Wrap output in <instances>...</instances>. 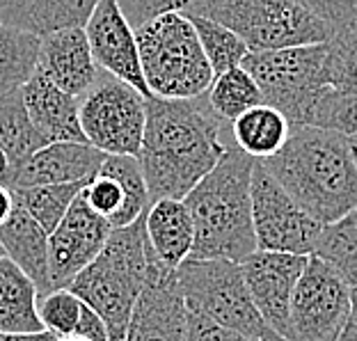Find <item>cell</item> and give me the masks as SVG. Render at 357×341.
<instances>
[{
	"label": "cell",
	"instance_id": "obj_1",
	"mask_svg": "<svg viewBox=\"0 0 357 341\" xmlns=\"http://www.w3.org/2000/svg\"><path fill=\"white\" fill-rule=\"evenodd\" d=\"M229 149L225 121L211 110L206 94L190 101L147 99V124L137 163L151 204L183 202Z\"/></svg>",
	"mask_w": 357,
	"mask_h": 341
},
{
	"label": "cell",
	"instance_id": "obj_2",
	"mask_svg": "<svg viewBox=\"0 0 357 341\" xmlns=\"http://www.w3.org/2000/svg\"><path fill=\"white\" fill-rule=\"evenodd\" d=\"M245 42L250 53L357 39V0H183Z\"/></svg>",
	"mask_w": 357,
	"mask_h": 341
},
{
	"label": "cell",
	"instance_id": "obj_3",
	"mask_svg": "<svg viewBox=\"0 0 357 341\" xmlns=\"http://www.w3.org/2000/svg\"><path fill=\"white\" fill-rule=\"evenodd\" d=\"M264 167L321 225L357 211V163L344 135L312 126L291 128L287 144L264 160Z\"/></svg>",
	"mask_w": 357,
	"mask_h": 341
},
{
	"label": "cell",
	"instance_id": "obj_4",
	"mask_svg": "<svg viewBox=\"0 0 357 341\" xmlns=\"http://www.w3.org/2000/svg\"><path fill=\"white\" fill-rule=\"evenodd\" d=\"M255 163L241 149H229L211 172L183 199L195 227L190 259L195 262L243 264L257 252L252 222Z\"/></svg>",
	"mask_w": 357,
	"mask_h": 341
},
{
	"label": "cell",
	"instance_id": "obj_5",
	"mask_svg": "<svg viewBox=\"0 0 357 341\" xmlns=\"http://www.w3.org/2000/svg\"><path fill=\"white\" fill-rule=\"evenodd\" d=\"M144 215L131 227L112 229L96 262L69 284L71 294L103 319L110 341H124L133 307L153 264L144 232Z\"/></svg>",
	"mask_w": 357,
	"mask_h": 341
},
{
	"label": "cell",
	"instance_id": "obj_6",
	"mask_svg": "<svg viewBox=\"0 0 357 341\" xmlns=\"http://www.w3.org/2000/svg\"><path fill=\"white\" fill-rule=\"evenodd\" d=\"M135 37L151 99L190 101L208 92L215 76L197 32L181 10L158 16Z\"/></svg>",
	"mask_w": 357,
	"mask_h": 341
},
{
	"label": "cell",
	"instance_id": "obj_7",
	"mask_svg": "<svg viewBox=\"0 0 357 341\" xmlns=\"http://www.w3.org/2000/svg\"><path fill=\"white\" fill-rule=\"evenodd\" d=\"M176 278L188 312L255 341H284L278 332L268 328L252 303L241 264L225 259H213V262L188 259L178 266Z\"/></svg>",
	"mask_w": 357,
	"mask_h": 341
},
{
	"label": "cell",
	"instance_id": "obj_8",
	"mask_svg": "<svg viewBox=\"0 0 357 341\" xmlns=\"http://www.w3.org/2000/svg\"><path fill=\"white\" fill-rule=\"evenodd\" d=\"M328 44L250 53L243 69L261 89L264 103L280 110L291 128H300L319 94L328 89Z\"/></svg>",
	"mask_w": 357,
	"mask_h": 341
},
{
	"label": "cell",
	"instance_id": "obj_9",
	"mask_svg": "<svg viewBox=\"0 0 357 341\" xmlns=\"http://www.w3.org/2000/svg\"><path fill=\"white\" fill-rule=\"evenodd\" d=\"M78 112L87 144L105 156L137 158L147 124V99L137 89L101 71L78 99Z\"/></svg>",
	"mask_w": 357,
	"mask_h": 341
},
{
	"label": "cell",
	"instance_id": "obj_10",
	"mask_svg": "<svg viewBox=\"0 0 357 341\" xmlns=\"http://www.w3.org/2000/svg\"><path fill=\"white\" fill-rule=\"evenodd\" d=\"M252 222L257 250L296 257H312L326 227L300 209L259 160L252 169Z\"/></svg>",
	"mask_w": 357,
	"mask_h": 341
},
{
	"label": "cell",
	"instance_id": "obj_11",
	"mask_svg": "<svg viewBox=\"0 0 357 341\" xmlns=\"http://www.w3.org/2000/svg\"><path fill=\"white\" fill-rule=\"evenodd\" d=\"M351 312V287L335 271L307 259L289 312L287 341H339Z\"/></svg>",
	"mask_w": 357,
	"mask_h": 341
},
{
	"label": "cell",
	"instance_id": "obj_12",
	"mask_svg": "<svg viewBox=\"0 0 357 341\" xmlns=\"http://www.w3.org/2000/svg\"><path fill=\"white\" fill-rule=\"evenodd\" d=\"M80 197L110 225V229L131 227L151 206L142 167L133 156H105Z\"/></svg>",
	"mask_w": 357,
	"mask_h": 341
},
{
	"label": "cell",
	"instance_id": "obj_13",
	"mask_svg": "<svg viewBox=\"0 0 357 341\" xmlns=\"http://www.w3.org/2000/svg\"><path fill=\"white\" fill-rule=\"evenodd\" d=\"M110 234V225L96 215L83 197H78L58 229L48 236L51 291L69 289V284L103 252Z\"/></svg>",
	"mask_w": 357,
	"mask_h": 341
},
{
	"label": "cell",
	"instance_id": "obj_14",
	"mask_svg": "<svg viewBox=\"0 0 357 341\" xmlns=\"http://www.w3.org/2000/svg\"><path fill=\"white\" fill-rule=\"evenodd\" d=\"M188 307L176 271L151 264L147 284L133 307L124 341H185Z\"/></svg>",
	"mask_w": 357,
	"mask_h": 341
},
{
	"label": "cell",
	"instance_id": "obj_15",
	"mask_svg": "<svg viewBox=\"0 0 357 341\" xmlns=\"http://www.w3.org/2000/svg\"><path fill=\"white\" fill-rule=\"evenodd\" d=\"M307 259L282 252H261L257 250L241 264L248 291L252 296L259 314L264 316L268 328L287 341L289 337V312L298 280L303 275Z\"/></svg>",
	"mask_w": 357,
	"mask_h": 341
},
{
	"label": "cell",
	"instance_id": "obj_16",
	"mask_svg": "<svg viewBox=\"0 0 357 341\" xmlns=\"http://www.w3.org/2000/svg\"><path fill=\"white\" fill-rule=\"evenodd\" d=\"M85 35L96 67L103 74L137 89L144 99H151L142 76L137 37L119 12L117 0H99L89 16Z\"/></svg>",
	"mask_w": 357,
	"mask_h": 341
},
{
	"label": "cell",
	"instance_id": "obj_17",
	"mask_svg": "<svg viewBox=\"0 0 357 341\" xmlns=\"http://www.w3.org/2000/svg\"><path fill=\"white\" fill-rule=\"evenodd\" d=\"M105 160V153L94 149L92 144L80 142H55L39 149L16 176L12 179L10 190L37 188V185H60L80 183L96 174Z\"/></svg>",
	"mask_w": 357,
	"mask_h": 341
},
{
	"label": "cell",
	"instance_id": "obj_18",
	"mask_svg": "<svg viewBox=\"0 0 357 341\" xmlns=\"http://www.w3.org/2000/svg\"><path fill=\"white\" fill-rule=\"evenodd\" d=\"M39 71L62 92L80 99L101 74L92 58L85 28H69L42 39Z\"/></svg>",
	"mask_w": 357,
	"mask_h": 341
},
{
	"label": "cell",
	"instance_id": "obj_19",
	"mask_svg": "<svg viewBox=\"0 0 357 341\" xmlns=\"http://www.w3.org/2000/svg\"><path fill=\"white\" fill-rule=\"evenodd\" d=\"M23 103L35 124L37 133L44 137L46 144L55 142H80L87 144L83 128H80L78 99L53 83L51 78L37 69L30 83L21 89Z\"/></svg>",
	"mask_w": 357,
	"mask_h": 341
},
{
	"label": "cell",
	"instance_id": "obj_20",
	"mask_svg": "<svg viewBox=\"0 0 357 341\" xmlns=\"http://www.w3.org/2000/svg\"><path fill=\"white\" fill-rule=\"evenodd\" d=\"M94 0H0V23L46 39L69 28H85Z\"/></svg>",
	"mask_w": 357,
	"mask_h": 341
},
{
	"label": "cell",
	"instance_id": "obj_21",
	"mask_svg": "<svg viewBox=\"0 0 357 341\" xmlns=\"http://www.w3.org/2000/svg\"><path fill=\"white\" fill-rule=\"evenodd\" d=\"M144 232H147L149 252L160 268L178 271V266L190 259L195 227L183 202H153L144 215Z\"/></svg>",
	"mask_w": 357,
	"mask_h": 341
},
{
	"label": "cell",
	"instance_id": "obj_22",
	"mask_svg": "<svg viewBox=\"0 0 357 341\" xmlns=\"http://www.w3.org/2000/svg\"><path fill=\"white\" fill-rule=\"evenodd\" d=\"M0 245L5 257L37 287L39 296L51 291V268H48V234L37 225L21 202L16 199L14 211L3 227H0Z\"/></svg>",
	"mask_w": 357,
	"mask_h": 341
},
{
	"label": "cell",
	"instance_id": "obj_23",
	"mask_svg": "<svg viewBox=\"0 0 357 341\" xmlns=\"http://www.w3.org/2000/svg\"><path fill=\"white\" fill-rule=\"evenodd\" d=\"M46 147L23 103L21 92L0 96V183L10 188L16 172Z\"/></svg>",
	"mask_w": 357,
	"mask_h": 341
},
{
	"label": "cell",
	"instance_id": "obj_24",
	"mask_svg": "<svg viewBox=\"0 0 357 341\" xmlns=\"http://www.w3.org/2000/svg\"><path fill=\"white\" fill-rule=\"evenodd\" d=\"M39 291L10 259H0V335L46 332L37 314Z\"/></svg>",
	"mask_w": 357,
	"mask_h": 341
},
{
	"label": "cell",
	"instance_id": "obj_25",
	"mask_svg": "<svg viewBox=\"0 0 357 341\" xmlns=\"http://www.w3.org/2000/svg\"><path fill=\"white\" fill-rule=\"evenodd\" d=\"M231 144L252 160H268L287 144L291 135V124L280 110L271 105H257L229 124Z\"/></svg>",
	"mask_w": 357,
	"mask_h": 341
},
{
	"label": "cell",
	"instance_id": "obj_26",
	"mask_svg": "<svg viewBox=\"0 0 357 341\" xmlns=\"http://www.w3.org/2000/svg\"><path fill=\"white\" fill-rule=\"evenodd\" d=\"M42 39L0 23V96L21 92L39 69Z\"/></svg>",
	"mask_w": 357,
	"mask_h": 341
},
{
	"label": "cell",
	"instance_id": "obj_27",
	"mask_svg": "<svg viewBox=\"0 0 357 341\" xmlns=\"http://www.w3.org/2000/svg\"><path fill=\"white\" fill-rule=\"evenodd\" d=\"M312 257L335 271L351 289H357V211L323 227Z\"/></svg>",
	"mask_w": 357,
	"mask_h": 341
},
{
	"label": "cell",
	"instance_id": "obj_28",
	"mask_svg": "<svg viewBox=\"0 0 357 341\" xmlns=\"http://www.w3.org/2000/svg\"><path fill=\"white\" fill-rule=\"evenodd\" d=\"M206 99L211 110L220 117L225 124H234L248 110L264 103L261 89L255 83V78L245 69H231L222 76H215L211 83Z\"/></svg>",
	"mask_w": 357,
	"mask_h": 341
},
{
	"label": "cell",
	"instance_id": "obj_29",
	"mask_svg": "<svg viewBox=\"0 0 357 341\" xmlns=\"http://www.w3.org/2000/svg\"><path fill=\"white\" fill-rule=\"evenodd\" d=\"M89 181V179H87ZM60 183V185H37V188H23L12 190L14 197L21 202V206L35 218L37 225L51 236L58 229V225L74 206V202L80 197L85 183Z\"/></svg>",
	"mask_w": 357,
	"mask_h": 341
},
{
	"label": "cell",
	"instance_id": "obj_30",
	"mask_svg": "<svg viewBox=\"0 0 357 341\" xmlns=\"http://www.w3.org/2000/svg\"><path fill=\"white\" fill-rule=\"evenodd\" d=\"M185 16L190 19L195 32H197L202 51L206 55L213 76H222L227 71L243 67V62L250 55V48L236 32H231L229 28H225L211 19H204V16H195V14H185Z\"/></svg>",
	"mask_w": 357,
	"mask_h": 341
},
{
	"label": "cell",
	"instance_id": "obj_31",
	"mask_svg": "<svg viewBox=\"0 0 357 341\" xmlns=\"http://www.w3.org/2000/svg\"><path fill=\"white\" fill-rule=\"evenodd\" d=\"M85 303L69 289H55L42 294L37 300V314L46 332H51L58 339L76 337L78 328L83 323Z\"/></svg>",
	"mask_w": 357,
	"mask_h": 341
},
{
	"label": "cell",
	"instance_id": "obj_32",
	"mask_svg": "<svg viewBox=\"0 0 357 341\" xmlns=\"http://www.w3.org/2000/svg\"><path fill=\"white\" fill-rule=\"evenodd\" d=\"M305 126L323 128L344 137L357 135V96L339 94L335 89H323L314 101Z\"/></svg>",
	"mask_w": 357,
	"mask_h": 341
},
{
	"label": "cell",
	"instance_id": "obj_33",
	"mask_svg": "<svg viewBox=\"0 0 357 341\" xmlns=\"http://www.w3.org/2000/svg\"><path fill=\"white\" fill-rule=\"evenodd\" d=\"M328 87L339 94L357 96V39L328 44Z\"/></svg>",
	"mask_w": 357,
	"mask_h": 341
},
{
	"label": "cell",
	"instance_id": "obj_34",
	"mask_svg": "<svg viewBox=\"0 0 357 341\" xmlns=\"http://www.w3.org/2000/svg\"><path fill=\"white\" fill-rule=\"evenodd\" d=\"M119 12L131 26L133 32H140L151 21L167 12H178L183 7V0H121Z\"/></svg>",
	"mask_w": 357,
	"mask_h": 341
},
{
	"label": "cell",
	"instance_id": "obj_35",
	"mask_svg": "<svg viewBox=\"0 0 357 341\" xmlns=\"http://www.w3.org/2000/svg\"><path fill=\"white\" fill-rule=\"evenodd\" d=\"M185 341H255V339L238 335L234 330H227L195 312H188V337H185Z\"/></svg>",
	"mask_w": 357,
	"mask_h": 341
},
{
	"label": "cell",
	"instance_id": "obj_36",
	"mask_svg": "<svg viewBox=\"0 0 357 341\" xmlns=\"http://www.w3.org/2000/svg\"><path fill=\"white\" fill-rule=\"evenodd\" d=\"M339 341H357V289H351V312Z\"/></svg>",
	"mask_w": 357,
	"mask_h": 341
},
{
	"label": "cell",
	"instance_id": "obj_37",
	"mask_svg": "<svg viewBox=\"0 0 357 341\" xmlns=\"http://www.w3.org/2000/svg\"><path fill=\"white\" fill-rule=\"evenodd\" d=\"M14 204H16L14 192L7 188V185L0 183V227L10 220V215H12V211H14Z\"/></svg>",
	"mask_w": 357,
	"mask_h": 341
},
{
	"label": "cell",
	"instance_id": "obj_38",
	"mask_svg": "<svg viewBox=\"0 0 357 341\" xmlns=\"http://www.w3.org/2000/svg\"><path fill=\"white\" fill-rule=\"evenodd\" d=\"M348 142H351V149H353V156H355V163H357V135L348 137Z\"/></svg>",
	"mask_w": 357,
	"mask_h": 341
},
{
	"label": "cell",
	"instance_id": "obj_39",
	"mask_svg": "<svg viewBox=\"0 0 357 341\" xmlns=\"http://www.w3.org/2000/svg\"><path fill=\"white\" fill-rule=\"evenodd\" d=\"M58 341H87V339H80V337H67V339H58Z\"/></svg>",
	"mask_w": 357,
	"mask_h": 341
},
{
	"label": "cell",
	"instance_id": "obj_40",
	"mask_svg": "<svg viewBox=\"0 0 357 341\" xmlns=\"http://www.w3.org/2000/svg\"><path fill=\"white\" fill-rule=\"evenodd\" d=\"M5 257V252H3V245H0V259H3Z\"/></svg>",
	"mask_w": 357,
	"mask_h": 341
}]
</instances>
